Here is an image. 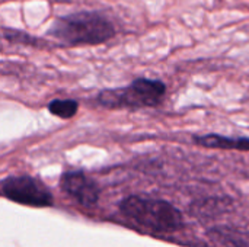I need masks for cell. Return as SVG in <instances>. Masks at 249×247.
I'll return each instance as SVG.
<instances>
[{
    "label": "cell",
    "instance_id": "2",
    "mask_svg": "<svg viewBox=\"0 0 249 247\" xmlns=\"http://www.w3.org/2000/svg\"><path fill=\"white\" fill-rule=\"evenodd\" d=\"M124 217L155 233H174L184 227L181 211L168 201L131 195L120 202Z\"/></svg>",
    "mask_w": 249,
    "mask_h": 247
},
{
    "label": "cell",
    "instance_id": "1",
    "mask_svg": "<svg viewBox=\"0 0 249 247\" xmlns=\"http://www.w3.org/2000/svg\"><path fill=\"white\" fill-rule=\"evenodd\" d=\"M114 23L102 13L80 10L57 17L47 35L71 47L99 45L115 36Z\"/></svg>",
    "mask_w": 249,
    "mask_h": 247
},
{
    "label": "cell",
    "instance_id": "7",
    "mask_svg": "<svg viewBox=\"0 0 249 247\" xmlns=\"http://www.w3.org/2000/svg\"><path fill=\"white\" fill-rule=\"evenodd\" d=\"M209 236L226 247H249V231L228 226H217L209 231Z\"/></svg>",
    "mask_w": 249,
    "mask_h": 247
},
{
    "label": "cell",
    "instance_id": "3",
    "mask_svg": "<svg viewBox=\"0 0 249 247\" xmlns=\"http://www.w3.org/2000/svg\"><path fill=\"white\" fill-rule=\"evenodd\" d=\"M165 93L166 84L163 82L139 77L128 86L101 90L96 100L108 109H140L158 106Z\"/></svg>",
    "mask_w": 249,
    "mask_h": 247
},
{
    "label": "cell",
    "instance_id": "4",
    "mask_svg": "<svg viewBox=\"0 0 249 247\" xmlns=\"http://www.w3.org/2000/svg\"><path fill=\"white\" fill-rule=\"evenodd\" d=\"M0 191L6 199L26 207L47 208L54 204V198L48 186L29 175L4 178L0 185Z\"/></svg>",
    "mask_w": 249,
    "mask_h": 247
},
{
    "label": "cell",
    "instance_id": "6",
    "mask_svg": "<svg viewBox=\"0 0 249 247\" xmlns=\"http://www.w3.org/2000/svg\"><path fill=\"white\" fill-rule=\"evenodd\" d=\"M194 141L196 144L206 148L249 151L248 137H226L220 134H207V135H196Z\"/></svg>",
    "mask_w": 249,
    "mask_h": 247
},
{
    "label": "cell",
    "instance_id": "8",
    "mask_svg": "<svg viewBox=\"0 0 249 247\" xmlns=\"http://www.w3.org/2000/svg\"><path fill=\"white\" fill-rule=\"evenodd\" d=\"M1 35L6 41L13 42V44H23V45H29V47H36V48H45L48 47V44L44 39L35 38L23 31L19 29H10V28H3L1 29Z\"/></svg>",
    "mask_w": 249,
    "mask_h": 247
},
{
    "label": "cell",
    "instance_id": "5",
    "mask_svg": "<svg viewBox=\"0 0 249 247\" xmlns=\"http://www.w3.org/2000/svg\"><path fill=\"white\" fill-rule=\"evenodd\" d=\"M60 186L63 192L71 197L82 207L90 208L99 201V185L95 179H92L82 170H70L63 173L60 179Z\"/></svg>",
    "mask_w": 249,
    "mask_h": 247
},
{
    "label": "cell",
    "instance_id": "9",
    "mask_svg": "<svg viewBox=\"0 0 249 247\" xmlns=\"http://www.w3.org/2000/svg\"><path fill=\"white\" fill-rule=\"evenodd\" d=\"M48 111L61 119L73 118L79 111V103L73 99H54L48 103Z\"/></svg>",
    "mask_w": 249,
    "mask_h": 247
}]
</instances>
